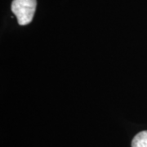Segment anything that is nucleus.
I'll return each instance as SVG.
<instances>
[{"instance_id":"1","label":"nucleus","mask_w":147,"mask_h":147,"mask_svg":"<svg viewBox=\"0 0 147 147\" xmlns=\"http://www.w3.org/2000/svg\"><path fill=\"white\" fill-rule=\"evenodd\" d=\"M36 0H13L11 11L17 18L19 25L26 26L33 20L36 10Z\"/></svg>"},{"instance_id":"2","label":"nucleus","mask_w":147,"mask_h":147,"mask_svg":"<svg viewBox=\"0 0 147 147\" xmlns=\"http://www.w3.org/2000/svg\"><path fill=\"white\" fill-rule=\"evenodd\" d=\"M131 147H147V131H142L134 137Z\"/></svg>"}]
</instances>
